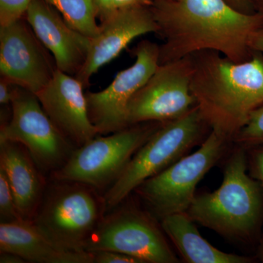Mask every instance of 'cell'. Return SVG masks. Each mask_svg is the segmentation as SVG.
<instances>
[{
    "mask_svg": "<svg viewBox=\"0 0 263 263\" xmlns=\"http://www.w3.org/2000/svg\"><path fill=\"white\" fill-rule=\"evenodd\" d=\"M33 0H0V27H6L26 15Z\"/></svg>",
    "mask_w": 263,
    "mask_h": 263,
    "instance_id": "obj_22",
    "label": "cell"
},
{
    "mask_svg": "<svg viewBox=\"0 0 263 263\" xmlns=\"http://www.w3.org/2000/svg\"><path fill=\"white\" fill-rule=\"evenodd\" d=\"M262 262H263V251H262Z\"/></svg>",
    "mask_w": 263,
    "mask_h": 263,
    "instance_id": "obj_32",
    "label": "cell"
},
{
    "mask_svg": "<svg viewBox=\"0 0 263 263\" xmlns=\"http://www.w3.org/2000/svg\"><path fill=\"white\" fill-rule=\"evenodd\" d=\"M25 17L51 52L57 68L68 75H77L86 62L91 39L72 29L45 0H33Z\"/></svg>",
    "mask_w": 263,
    "mask_h": 263,
    "instance_id": "obj_15",
    "label": "cell"
},
{
    "mask_svg": "<svg viewBox=\"0 0 263 263\" xmlns=\"http://www.w3.org/2000/svg\"><path fill=\"white\" fill-rule=\"evenodd\" d=\"M91 253L94 259L93 263H144L133 256L114 251H96Z\"/></svg>",
    "mask_w": 263,
    "mask_h": 263,
    "instance_id": "obj_23",
    "label": "cell"
},
{
    "mask_svg": "<svg viewBox=\"0 0 263 263\" xmlns=\"http://www.w3.org/2000/svg\"><path fill=\"white\" fill-rule=\"evenodd\" d=\"M18 254L27 262L93 263V254L62 248L38 229L32 220L0 224V252Z\"/></svg>",
    "mask_w": 263,
    "mask_h": 263,
    "instance_id": "obj_16",
    "label": "cell"
},
{
    "mask_svg": "<svg viewBox=\"0 0 263 263\" xmlns=\"http://www.w3.org/2000/svg\"><path fill=\"white\" fill-rule=\"evenodd\" d=\"M0 168L4 171L21 217L32 220L45 192L42 171L27 148L17 142H0Z\"/></svg>",
    "mask_w": 263,
    "mask_h": 263,
    "instance_id": "obj_17",
    "label": "cell"
},
{
    "mask_svg": "<svg viewBox=\"0 0 263 263\" xmlns=\"http://www.w3.org/2000/svg\"><path fill=\"white\" fill-rule=\"evenodd\" d=\"M249 48L252 52L259 53L263 57V27L256 30L251 36Z\"/></svg>",
    "mask_w": 263,
    "mask_h": 263,
    "instance_id": "obj_27",
    "label": "cell"
},
{
    "mask_svg": "<svg viewBox=\"0 0 263 263\" xmlns=\"http://www.w3.org/2000/svg\"><path fill=\"white\" fill-rule=\"evenodd\" d=\"M0 262L1 263H24L27 262L24 258L18 254L12 252H0Z\"/></svg>",
    "mask_w": 263,
    "mask_h": 263,
    "instance_id": "obj_30",
    "label": "cell"
},
{
    "mask_svg": "<svg viewBox=\"0 0 263 263\" xmlns=\"http://www.w3.org/2000/svg\"><path fill=\"white\" fill-rule=\"evenodd\" d=\"M233 8L235 9L239 10L243 13H255V10L253 8L252 3L250 0H227Z\"/></svg>",
    "mask_w": 263,
    "mask_h": 263,
    "instance_id": "obj_29",
    "label": "cell"
},
{
    "mask_svg": "<svg viewBox=\"0 0 263 263\" xmlns=\"http://www.w3.org/2000/svg\"><path fill=\"white\" fill-rule=\"evenodd\" d=\"M256 13L262 16L263 19V0H250Z\"/></svg>",
    "mask_w": 263,
    "mask_h": 263,
    "instance_id": "obj_31",
    "label": "cell"
},
{
    "mask_svg": "<svg viewBox=\"0 0 263 263\" xmlns=\"http://www.w3.org/2000/svg\"><path fill=\"white\" fill-rule=\"evenodd\" d=\"M191 57L160 64L127 109L128 125L164 123L187 114L196 105L191 91Z\"/></svg>",
    "mask_w": 263,
    "mask_h": 263,
    "instance_id": "obj_10",
    "label": "cell"
},
{
    "mask_svg": "<svg viewBox=\"0 0 263 263\" xmlns=\"http://www.w3.org/2000/svg\"><path fill=\"white\" fill-rule=\"evenodd\" d=\"M258 146L252 154V174L263 190V145Z\"/></svg>",
    "mask_w": 263,
    "mask_h": 263,
    "instance_id": "obj_24",
    "label": "cell"
},
{
    "mask_svg": "<svg viewBox=\"0 0 263 263\" xmlns=\"http://www.w3.org/2000/svg\"><path fill=\"white\" fill-rule=\"evenodd\" d=\"M191 91L211 129L234 138L251 114L263 105V57L235 62L219 52L191 55Z\"/></svg>",
    "mask_w": 263,
    "mask_h": 263,
    "instance_id": "obj_2",
    "label": "cell"
},
{
    "mask_svg": "<svg viewBox=\"0 0 263 263\" xmlns=\"http://www.w3.org/2000/svg\"><path fill=\"white\" fill-rule=\"evenodd\" d=\"M27 21L23 18L0 27L1 77L37 94L57 70L48 53Z\"/></svg>",
    "mask_w": 263,
    "mask_h": 263,
    "instance_id": "obj_12",
    "label": "cell"
},
{
    "mask_svg": "<svg viewBox=\"0 0 263 263\" xmlns=\"http://www.w3.org/2000/svg\"><path fill=\"white\" fill-rule=\"evenodd\" d=\"M158 30L151 7L115 10L102 20L100 32L90 40L86 62L75 77L84 87L89 86L92 76L117 58L133 40Z\"/></svg>",
    "mask_w": 263,
    "mask_h": 263,
    "instance_id": "obj_13",
    "label": "cell"
},
{
    "mask_svg": "<svg viewBox=\"0 0 263 263\" xmlns=\"http://www.w3.org/2000/svg\"><path fill=\"white\" fill-rule=\"evenodd\" d=\"M96 190L84 183L56 181L44 194L32 222L62 248L86 252L85 243L106 210L104 197Z\"/></svg>",
    "mask_w": 263,
    "mask_h": 263,
    "instance_id": "obj_5",
    "label": "cell"
},
{
    "mask_svg": "<svg viewBox=\"0 0 263 263\" xmlns=\"http://www.w3.org/2000/svg\"><path fill=\"white\" fill-rule=\"evenodd\" d=\"M162 230L185 261L190 263H248L251 259L226 253L213 247L199 233L186 212L176 213L162 219Z\"/></svg>",
    "mask_w": 263,
    "mask_h": 263,
    "instance_id": "obj_18",
    "label": "cell"
},
{
    "mask_svg": "<svg viewBox=\"0 0 263 263\" xmlns=\"http://www.w3.org/2000/svg\"><path fill=\"white\" fill-rule=\"evenodd\" d=\"M208 128L211 129L197 105L182 117L162 123L107 190L104 196L106 209L118 206L142 183L179 160Z\"/></svg>",
    "mask_w": 263,
    "mask_h": 263,
    "instance_id": "obj_4",
    "label": "cell"
},
{
    "mask_svg": "<svg viewBox=\"0 0 263 263\" xmlns=\"http://www.w3.org/2000/svg\"><path fill=\"white\" fill-rule=\"evenodd\" d=\"M94 2L98 16H100L101 20H103L110 13H113V0H94Z\"/></svg>",
    "mask_w": 263,
    "mask_h": 263,
    "instance_id": "obj_28",
    "label": "cell"
},
{
    "mask_svg": "<svg viewBox=\"0 0 263 263\" xmlns=\"http://www.w3.org/2000/svg\"><path fill=\"white\" fill-rule=\"evenodd\" d=\"M0 219L9 222L23 219L17 210L14 196L4 171L0 168Z\"/></svg>",
    "mask_w": 263,
    "mask_h": 263,
    "instance_id": "obj_21",
    "label": "cell"
},
{
    "mask_svg": "<svg viewBox=\"0 0 263 263\" xmlns=\"http://www.w3.org/2000/svg\"><path fill=\"white\" fill-rule=\"evenodd\" d=\"M55 8L69 25L86 37L93 38L100 30L97 23L94 0H45Z\"/></svg>",
    "mask_w": 263,
    "mask_h": 263,
    "instance_id": "obj_19",
    "label": "cell"
},
{
    "mask_svg": "<svg viewBox=\"0 0 263 263\" xmlns=\"http://www.w3.org/2000/svg\"><path fill=\"white\" fill-rule=\"evenodd\" d=\"M84 249L89 252H121L144 263L179 262L155 222L143 212L129 207L104 215Z\"/></svg>",
    "mask_w": 263,
    "mask_h": 263,
    "instance_id": "obj_9",
    "label": "cell"
},
{
    "mask_svg": "<svg viewBox=\"0 0 263 263\" xmlns=\"http://www.w3.org/2000/svg\"><path fill=\"white\" fill-rule=\"evenodd\" d=\"M18 86L1 77L0 80V103L1 105H8L11 103L14 95L15 90Z\"/></svg>",
    "mask_w": 263,
    "mask_h": 263,
    "instance_id": "obj_25",
    "label": "cell"
},
{
    "mask_svg": "<svg viewBox=\"0 0 263 263\" xmlns=\"http://www.w3.org/2000/svg\"><path fill=\"white\" fill-rule=\"evenodd\" d=\"M134 54V64L120 71L106 89L86 93L90 120L101 136L129 127V104L160 65V46L148 40L137 46Z\"/></svg>",
    "mask_w": 263,
    "mask_h": 263,
    "instance_id": "obj_11",
    "label": "cell"
},
{
    "mask_svg": "<svg viewBox=\"0 0 263 263\" xmlns=\"http://www.w3.org/2000/svg\"><path fill=\"white\" fill-rule=\"evenodd\" d=\"M157 34L162 36L160 64L197 52L214 51L235 62L252 58L249 40L263 27L258 13H243L227 0H152Z\"/></svg>",
    "mask_w": 263,
    "mask_h": 263,
    "instance_id": "obj_1",
    "label": "cell"
},
{
    "mask_svg": "<svg viewBox=\"0 0 263 263\" xmlns=\"http://www.w3.org/2000/svg\"><path fill=\"white\" fill-rule=\"evenodd\" d=\"M10 104L11 118L2 124L0 142L23 145L42 172L60 169L76 147L52 122L37 95L17 86Z\"/></svg>",
    "mask_w": 263,
    "mask_h": 263,
    "instance_id": "obj_8",
    "label": "cell"
},
{
    "mask_svg": "<svg viewBox=\"0 0 263 263\" xmlns=\"http://www.w3.org/2000/svg\"><path fill=\"white\" fill-rule=\"evenodd\" d=\"M84 88L75 76L57 69L48 84L36 94L52 122L76 148L100 135L90 120Z\"/></svg>",
    "mask_w": 263,
    "mask_h": 263,
    "instance_id": "obj_14",
    "label": "cell"
},
{
    "mask_svg": "<svg viewBox=\"0 0 263 263\" xmlns=\"http://www.w3.org/2000/svg\"><path fill=\"white\" fill-rule=\"evenodd\" d=\"M229 137L211 129L201 146L142 183L136 190L161 219L186 212L195 196V189L224 153Z\"/></svg>",
    "mask_w": 263,
    "mask_h": 263,
    "instance_id": "obj_7",
    "label": "cell"
},
{
    "mask_svg": "<svg viewBox=\"0 0 263 263\" xmlns=\"http://www.w3.org/2000/svg\"><path fill=\"white\" fill-rule=\"evenodd\" d=\"M262 204L260 186L247 174V157L238 150L228 160L219 188L195 196L186 212L195 222L243 239L258 228Z\"/></svg>",
    "mask_w": 263,
    "mask_h": 263,
    "instance_id": "obj_3",
    "label": "cell"
},
{
    "mask_svg": "<svg viewBox=\"0 0 263 263\" xmlns=\"http://www.w3.org/2000/svg\"><path fill=\"white\" fill-rule=\"evenodd\" d=\"M234 138L245 146L263 145V105L251 114L247 124Z\"/></svg>",
    "mask_w": 263,
    "mask_h": 263,
    "instance_id": "obj_20",
    "label": "cell"
},
{
    "mask_svg": "<svg viewBox=\"0 0 263 263\" xmlns=\"http://www.w3.org/2000/svg\"><path fill=\"white\" fill-rule=\"evenodd\" d=\"M162 124L142 123L106 136L98 135L74 149L67 162L52 173L53 179L84 183L95 190L110 188Z\"/></svg>",
    "mask_w": 263,
    "mask_h": 263,
    "instance_id": "obj_6",
    "label": "cell"
},
{
    "mask_svg": "<svg viewBox=\"0 0 263 263\" xmlns=\"http://www.w3.org/2000/svg\"><path fill=\"white\" fill-rule=\"evenodd\" d=\"M152 0H113L112 8L113 12L115 10L123 9V8H131L136 6L151 7Z\"/></svg>",
    "mask_w": 263,
    "mask_h": 263,
    "instance_id": "obj_26",
    "label": "cell"
}]
</instances>
